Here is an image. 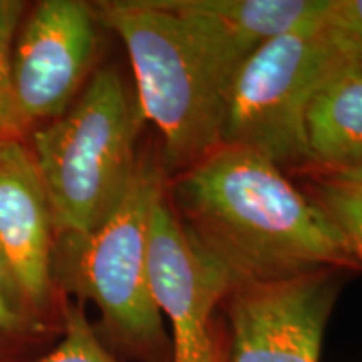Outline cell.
Here are the masks:
<instances>
[{"instance_id":"6da1fadb","label":"cell","mask_w":362,"mask_h":362,"mask_svg":"<svg viewBox=\"0 0 362 362\" xmlns=\"http://www.w3.org/2000/svg\"><path fill=\"white\" fill-rule=\"evenodd\" d=\"M166 194L193 245L232 287L359 267L319 203L252 149L221 144L175 176Z\"/></svg>"},{"instance_id":"7a4b0ae2","label":"cell","mask_w":362,"mask_h":362,"mask_svg":"<svg viewBox=\"0 0 362 362\" xmlns=\"http://www.w3.org/2000/svg\"><path fill=\"white\" fill-rule=\"evenodd\" d=\"M166 178L160 155H141L116 210L89 233H57L54 247L59 296L96 305L99 337L111 352L134 362H173L148 277L149 225Z\"/></svg>"},{"instance_id":"3957f363","label":"cell","mask_w":362,"mask_h":362,"mask_svg":"<svg viewBox=\"0 0 362 362\" xmlns=\"http://www.w3.org/2000/svg\"><path fill=\"white\" fill-rule=\"evenodd\" d=\"M98 22L124 42L144 121L163 136L160 160L178 176L221 144L230 84L187 22L153 0L93 4Z\"/></svg>"},{"instance_id":"277c9868","label":"cell","mask_w":362,"mask_h":362,"mask_svg":"<svg viewBox=\"0 0 362 362\" xmlns=\"http://www.w3.org/2000/svg\"><path fill=\"white\" fill-rule=\"evenodd\" d=\"M146 123L116 67L90 76L66 112L33 131L30 151L56 233H89L116 210L138 166Z\"/></svg>"},{"instance_id":"5b68a950","label":"cell","mask_w":362,"mask_h":362,"mask_svg":"<svg viewBox=\"0 0 362 362\" xmlns=\"http://www.w3.org/2000/svg\"><path fill=\"white\" fill-rule=\"evenodd\" d=\"M327 4L247 59L226 98L221 144L260 153L279 168L310 166L309 104L334 71L349 66L324 22Z\"/></svg>"},{"instance_id":"8992f818","label":"cell","mask_w":362,"mask_h":362,"mask_svg":"<svg viewBox=\"0 0 362 362\" xmlns=\"http://www.w3.org/2000/svg\"><path fill=\"white\" fill-rule=\"evenodd\" d=\"M93 4L42 0L30 11L12 47L11 83L22 134L56 119L88 83L99 47Z\"/></svg>"},{"instance_id":"52a82bcc","label":"cell","mask_w":362,"mask_h":362,"mask_svg":"<svg viewBox=\"0 0 362 362\" xmlns=\"http://www.w3.org/2000/svg\"><path fill=\"white\" fill-rule=\"evenodd\" d=\"M339 292V269L235 285L221 302L230 324L226 362H319Z\"/></svg>"},{"instance_id":"ba28073f","label":"cell","mask_w":362,"mask_h":362,"mask_svg":"<svg viewBox=\"0 0 362 362\" xmlns=\"http://www.w3.org/2000/svg\"><path fill=\"white\" fill-rule=\"evenodd\" d=\"M148 277L158 310L171 325L173 362H211L216 336L214 314L232 284L193 245L166 192L153 208Z\"/></svg>"},{"instance_id":"9c48e42d","label":"cell","mask_w":362,"mask_h":362,"mask_svg":"<svg viewBox=\"0 0 362 362\" xmlns=\"http://www.w3.org/2000/svg\"><path fill=\"white\" fill-rule=\"evenodd\" d=\"M56 225L33 151L22 136L0 139V259L33 309L61 325L52 279Z\"/></svg>"},{"instance_id":"30bf717a","label":"cell","mask_w":362,"mask_h":362,"mask_svg":"<svg viewBox=\"0 0 362 362\" xmlns=\"http://www.w3.org/2000/svg\"><path fill=\"white\" fill-rule=\"evenodd\" d=\"M187 22L232 88L257 49L324 11L327 0H153Z\"/></svg>"},{"instance_id":"8fae6325","label":"cell","mask_w":362,"mask_h":362,"mask_svg":"<svg viewBox=\"0 0 362 362\" xmlns=\"http://www.w3.org/2000/svg\"><path fill=\"white\" fill-rule=\"evenodd\" d=\"M310 166L324 171L362 168V71L339 67L320 84L305 115Z\"/></svg>"},{"instance_id":"7c38bea8","label":"cell","mask_w":362,"mask_h":362,"mask_svg":"<svg viewBox=\"0 0 362 362\" xmlns=\"http://www.w3.org/2000/svg\"><path fill=\"white\" fill-rule=\"evenodd\" d=\"M56 325L27 302L7 265L0 259V362H22Z\"/></svg>"},{"instance_id":"4fadbf2b","label":"cell","mask_w":362,"mask_h":362,"mask_svg":"<svg viewBox=\"0 0 362 362\" xmlns=\"http://www.w3.org/2000/svg\"><path fill=\"white\" fill-rule=\"evenodd\" d=\"M310 197L339 226L362 265V168L315 170Z\"/></svg>"},{"instance_id":"5bb4252c","label":"cell","mask_w":362,"mask_h":362,"mask_svg":"<svg viewBox=\"0 0 362 362\" xmlns=\"http://www.w3.org/2000/svg\"><path fill=\"white\" fill-rule=\"evenodd\" d=\"M61 341L54 349L30 362H121L99 337L84 305L66 297L61 305Z\"/></svg>"},{"instance_id":"9a60e30c","label":"cell","mask_w":362,"mask_h":362,"mask_svg":"<svg viewBox=\"0 0 362 362\" xmlns=\"http://www.w3.org/2000/svg\"><path fill=\"white\" fill-rule=\"evenodd\" d=\"M324 22L347 64L362 71V0H329Z\"/></svg>"},{"instance_id":"2e32d148","label":"cell","mask_w":362,"mask_h":362,"mask_svg":"<svg viewBox=\"0 0 362 362\" xmlns=\"http://www.w3.org/2000/svg\"><path fill=\"white\" fill-rule=\"evenodd\" d=\"M11 57L12 45L0 40V116L7 119L13 129L19 133L13 115V98L11 83ZM21 134V133H19Z\"/></svg>"},{"instance_id":"e0dca14e","label":"cell","mask_w":362,"mask_h":362,"mask_svg":"<svg viewBox=\"0 0 362 362\" xmlns=\"http://www.w3.org/2000/svg\"><path fill=\"white\" fill-rule=\"evenodd\" d=\"M25 8L21 0H0V40L13 45Z\"/></svg>"},{"instance_id":"ac0fdd59","label":"cell","mask_w":362,"mask_h":362,"mask_svg":"<svg viewBox=\"0 0 362 362\" xmlns=\"http://www.w3.org/2000/svg\"><path fill=\"white\" fill-rule=\"evenodd\" d=\"M226 332L216 324V336H215V347H214V357L211 362H226Z\"/></svg>"},{"instance_id":"d6986e66","label":"cell","mask_w":362,"mask_h":362,"mask_svg":"<svg viewBox=\"0 0 362 362\" xmlns=\"http://www.w3.org/2000/svg\"><path fill=\"white\" fill-rule=\"evenodd\" d=\"M11 134H19V133L12 128L11 123H8L7 119H4V117L0 116V139L6 138V136H11ZM19 136H22V134H19Z\"/></svg>"}]
</instances>
